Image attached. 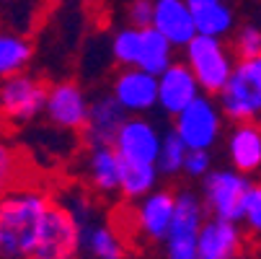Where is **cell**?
I'll list each match as a JSON object with an SVG mask.
<instances>
[{"label":"cell","instance_id":"1","mask_svg":"<svg viewBox=\"0 0 261 259\" xmlns=\"http://www.w3.org/2000/svg\"><path fill=\"white\" fill-rule=\"evenodd\" d=\"M52 202L49 192L34 184H16L0 195V259H34Z\"/></svg>","mask_w":261,"mask_h":259},{"label":"cell","instance_id":"2","mask_svg":"<svg viewBox=\"0 0 261 259\" xmlns=\"http://www.w3.org/2000/svg\"><path fill=\"white\" fill-rule=\"evenodd\" d=\"M217 106L225 120L261 122V55L253 60H236L230 78L217 93Z\"/></svg>","mask_w":261,"mask_h":259},{"label":"cell","instance_id":"3","mask_svg":"<svg viewBox=\"0 0 261 259\" xmlns=\"http://www.w3.org/2000/svg\"><path fill=\"white\" fill-rule=\"evenodd\" d=\"M184 65L189 67V73L194 76L202 96L217 99V93L225 88L230 73L236 67V57H233V52L225 42L194 36V39L184 47Z\"/></svg>","mask_w":261,"mask_h":259},{"label":"cell","instance_id":"4","mask_svg":"<svg viewBox=\"0 0 261 259\" xmlns=\"http://www.w3.org/2000/svg\"><path fill=\"white\" fill-rule=\"evenodd\" d=\"M251 190V179L233 171V169H212L202 179V205L210 218L228 220V223L241 226V213L246 195Z\"/></svg>","mask_w":261,"mask_h":259},{"label":"cell","instance_id":"5","mask_svg":"<svg viewBox=\"0 0 261 259\" xmlns=\"http://www.w3.org/2000/svg\"><path fill=\"white\" fill-rule=\"evenodd\" d=\"M222 125H225V117H222L217 101L210 99V96H199L197 101H192L186 106L178 117H173L171 130L184 143L186 151L210 153L222 137Z\"/></svg>","mask_w":261,"mask_h":259},{"label":"cell","instance_id":"6","mask_svg":"<svg viewBox=\"0 0 261 259\" xmlns=\"http://www.w3.org/2000/svg\"><path fill=\"white\" fill-rule=\"evenodd\" d=\"M207 220V210L197 192L181 190L176 192V210L163 239L166 259H197V236Z\"/></svg>","mask_w":261,"mask_h":259},{"label":"cell","instance_id":"7","mask_svg":"<svg viewBox=\"0 0 261 259\" xmlns=\"http://www.w3.org/2000/svg\"><path fill=\"white\" fill-rule=\"evenodd\" d=\"M47 91L49 86L31 73H18L13 78L0 81V120L8 125L36 120L44 112Z\"/></svg>","mask_w":261,"mask_h":259},{"label":"cell","instance_id":"8","mask_svg":"<svg viewBox=\"0 0 261 259\" xmlns=\"http://www.w3.org/2000/svg\"><path fill=\"white\" fill-rule=\"evenodd\" d=\"M81 249H83V228L60 202H52L42 223L34 259H75Z\"/></svg>","mask_w":261,"mask_h":259},{"label":"cell","instance_id":"9","mask_svg":"<svg viewBox=\"0 0 261 259\" xmlns=\"http://www.w3.org/2000/svg\"><path fill=\"white\" fill-rule=\"evenodd\" d=\"M161 130L145 117H127L119 127L114 143V153L119 161L127 163H142V166H155L158 148H161Z\"/></svg>","mask_w":261,"mask_h":259},{"label":"cell","instance_id":"10","mask_svg":"<svg viewBox=\"0 0 261 259\" xmlns=\"http://www.w3.org/2000/svg\"><path fill=\"white\" fill-rule=\"evenodd\" d=\"M109 93L127 117H145L158 106V78L137 67H127L117 73Z\"/></svg>","mask_w":261,"mask_h":259},{"label":"cell","instance_id":"11","mask_svg":"<svg viewBox=\"0 0 261 259\" xmlns=\"http://www.w3.org/2000/svg\"><path fill=\"white\" fill-rule=\"evenodd\" d=\"M88 101L91 99L75 81H60V83L49 86V91H47L44 114L60 130L81 132L86 125V114H88Z\"/></svg>","mask_w":261,"mask_h":259},{"label":"cell","instance_id":"12","mask_svg":"<svg viewBox=\"0 0 261 259\" xmlns=\"http://www.w3.org/2000/svg\"><path fill=\"white\" fill-rule=\"evenodd\" d=\"M173 210H176V192L171 190L150 192L140 202H135V213H132L135 231L147 241H155V244L163 241L173 220Z\"/></svg>","mask_w":261,"mask_h":259},{"label":"cell","instance_id":"13","mask_svg":"<svg viewBox=\"0 0 261 259\" xmlns=\"http://www.w3.org/2000/svg\"><path fill=\"white\" fill-rule=\"evenodd\" d=\"M127 114L119 109V104L111 99V93H98L88 101V114L83 125V143L88 148H111L119 127L124 125Z\"/></svg>","mask_w":261,"mask_h":259},{"label":"cell","instance_id":"14","mask_svg":"<svg viewBox=\"0 0 261 259\" xmlns=\"http://www.w3.org/2000/svg\"><path fill=\"white\" fill-rule=\"evenodd\" d=\"M246 246V233L238 223L210 218L197 236V259H238Z\"/></svg>","mask_w":261,"mask_h":259},{"label":"cell","instance_id":"15","mask_svg":"<svg viewBox=\"0 0 261 259\" xmlns=\"http://www.w3.org/2000/svg\"><path fill=\"white\" fill-rule=\"evenodd\" d=\"M199 96H202V91H199L194 76L178 60H173V65L166 67L158 76V109L168 117H178Z\"/></svg>","mask_w":261,"mask_h":259},{"label":"cell","instance_id":"16","mask_svg":"<svg viewBox=\"0 0 261 259\" xmlns=\"http://www.w3.org/2000/svg\"><path fill=\"white\" fill-rule=\"evenodd\" d=\"M150 29L158 31L173 50H184L197 36L186 0H155Z\"/></svg>","mask_w":261,"mask_h":259},{"label":"cell","instance_id":"17","mask_svg":"<svg viewBox=\"0 0 261 259\" xmlns=\"http://www.w3.org/2000/svg\"><path fill=\"white\" fill-rule=\"evenodd\" d=\"M186 6H189L197 36L225 42V36L236 31L238 13L225 0H186Z\"/></svg>","mask_w":261,"mask_h":259},{"label":"cell","instance_id":"18","mask_svg":"<svg viewBox=\"0 0 261 259\" xmlns=\"http://www.w3.org/2000/svg\"><path fill=\"white\" fill-rule=\"evenodd\" d=\"M228 158L233 171L251 176L261 171V122H236L228 132Z\"/></svg>","mask_w":261,"mask_h":259},{"label":"cell","instance_id":"19","mask_svg":"<svg viewBox=\"0 0 261 259\" xmlns=\"http://www.w3.org/2000/svg\"><path fill=\"white\" fill-rule=\"evenodd\" d=\"M83 174L93 192L98 195L119 192V158L114 148H88L83 158Z\"/></svg>","mask_w":261,"mask_h":259},{"label":"cell","instance_id":"20","mask_svg":"<svg viewBox=\"0 0 261 259\" xmlns=\"http://www.w3.org/2000/svg\"><path fill=\"white\" fill-rule=\"evenodd\" d=\"M31 57L34 44L29 42V36L18 29L0 26V81L26 73Z\"/></svg>","mask_w":261,"mask_h":259},{"label":"cell","instance_id":"21","mask_svg":"<svg viewBox=\"0 0 261 259\" xmlns=\"http://www.w3.org/2000/svg\"><path fill=\"white\" fill-rule=\"evenodd\" d=\"M158 171L155 166H142V163H127L119 161V195L129 202H140L150 192L158 190Z\"/></svg>","mask_w":261,"mask_h":259},{"label":"cell","instance_id":"22","mask_svg":"<svg viewBox=\"0 0 261 259\" xmlns=\"http://www.w3.org/2000/svg\"><path fill=\"white\" fill-rule=\"evenodd\" d=\"M173 65V47L163 39L158 31H153L150 26L142 29V50H140V62L137 70L147 73V76H161L166 67Z\"/></svg>","mask_w":261,"mask_h":259},{"label":"cell","instance_id":"23","mask_svg":"<svg viewBox=\"0 0 261 259\" xmlns=\"http://www.w3.org/2000/svg\"><path fill=\"white\" fill-rule=\"evenodd\" d=\"M83 249L93 259H124L127 241L111 226H88L83 233Z\"/></svg>","mask_w":261,"mask_h":259},{"label":"cell","instance_id":"24","mask_svg":"<svg viewBox=\"0 0 261 259\" xmlns=\"http://www.w3.org/2000/svg\"><path fill=\"white\" fill-rule=\"evenodd\" d=\"M186 148L184 143L176 137V132L168 127L161 135V148H158V158H155V171L158 176H176L184 171V161H186Z\"/></svg>","mask_w":261,"mask_h":259},{"label":"cell","instance_id":"25","mask_svg":"<svg viewBox=\"0 0 261 259\" xmlns=\"http://www.w3.org/2000/svg\"><path fill=\"white\" fill-rule=\"evenodd\" d=\"M140 50H142V29L122 26L114 34V39H111V57H114L117 65H122V70L137 67Z\"/></svg>","mask_w":261,"mask_h":259},{"label":"cell","instance_id":"26","mask_svg":"<svg viewBox=\"0 0 261 259\" xmlns=\"http://www.w3.org/2000/svg\"><path fill=\"white\" fill-rule=\"evenodd\" d=\"M21 174H23V161L18 151L6 137H0V195H6L16 184H21Z\"/></svg>","mask_w":261,"mask_h":259},{"label":"cell","instance_id":"27","mask_svg":"<svg viewBox=\"0 0 261 259\" xmlns=\"http://www.w3.org/2000/svg\"><path fill=\"white\" fill-rule=\"evenodd\" d=\"M233 57L238 60H253L261 55V29L253 23H246L233 31Z\"/></svg>","mask_w":261,"mask_h":259},{"label":"cell","instance_id":"28","mask_svg":"<svg viewBox=\"0 0 261 259\" xmlns=\"http://www.w3.org/2000/svg\"><path fill=\"white\" fill-rule=\"evenodd\" d=\"M241 228H246L251 236H261V181H251L241 213Z\"/></svg>","mask_w":261,"mask_h":259},{"label":"cell","instance_id":"29","mask_svg":"<svg viewBox=\"0 0 261 259\" xmlns=\"http://www.w3.org/2000/svg\"><path fill=\"white\" fill-rule=\"evenodd\" d=\"M212 156L204 153V151H189L186 153V161H184V171L189 174L192 179H204L210 171H212Z\"/></svg>","mask_w":261,"mask_h":259},{"label":"cell","instance_id":"30","mask_svg":"<svg viewBox=\"0 0 261 259\" xmlns=\"http://www.w3.org/2000/svg\"><path fill=\"white\" fill-rule=\"evenodd\" d=\"M127 18H129L127 26L147 29L150 26V18H153V0H135V3H129L127 6Z\"/></svg>","mask_w":261,"mask_h":259},{"label":"cell","instance_id":"31","mask_svg":"<svg viewBox=\"0 0 261 259\" xmlns=\"http://www.w3.org/2000/svg\"><path fill=\"white\" fill-rule=\"evenodd\" d=\"M238 259H243V256H238Z\"/></svg>","mask_w":261,"mask_h":259}]
</instances>
